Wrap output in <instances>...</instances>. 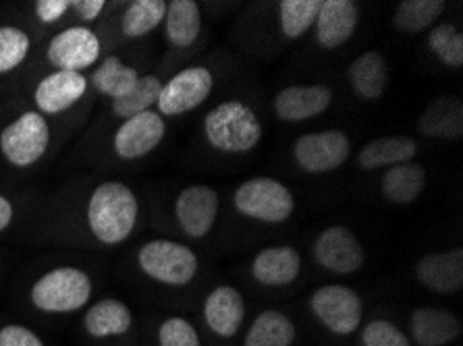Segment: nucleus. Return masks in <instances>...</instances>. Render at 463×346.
I'll return each mask as SVG.
<instances>
[{"label":"nucleus","mask_w":463,"mask_h":346,"mask_svg":"<svg viewBox=\"0 0 463 346\" xmlns=\"http://www.w3.org/2000/svg\"><path fill=\"white\" fill-rule=\"evenodd\" d=\"M94 296V280L77 266L52 267L32 282L27 305L44 320H65L81 313Z\"/></svg>","instance_id":"1"},{"label":"nucleus","mask_w":463,"mask_h":346,"mask_svg":"<svg viewBox=\"0 0 463 346\" xmlns=\"http://www.w3.org/2000/svg\"><path fill=\"white\" fill-rule=\"evenodd\" d=\"M139 214L137 197L118 181L98 185L88 201V229L96 241L115 247L128 241Z\"/></svg>","instance_id":"2"},{"label":"nucleus","mask_w":463,"mask_h":346,"mask_svg":"<svg viewBox=\"0 0 463 346\" xmlns=\"http://www.w3.org/2000/svg\"><path fill=\"white\" fill-rule=\"evenodd\" d=\"M204 133L210 145L227 154L251 152L262 139V125L256 112L243 102L231 100L206 115Z\"/></svg>","instance_id":"3"},{"label":"nucleus","mask_w":463,"mask_h":346,"mask_svg":"<svg viewBox=\"0 0 463 346\" xmlns=\"http://www.w3.org/2000/svg\"><path fill=\"white\" fill-rule=\"evenodd\" d=\"M137 266L146 278L165 286H187L198 276V256L184 243L156 238L137 253Z\"/></svg>","instance_id":"4"},{"label":"nucleus","mask_w":463,"mask_h":346,"mask_svg":"<svg viewBox=\"0 0 463 346\" xmlns=\"http://www.w3.org/2000/svg\"><path fill=\"white\" fill-rule=\"evenodd\" d=\"M136 313L123 299L102 296L81 312L80 332L90 344H121L136 334Z\"/></svg>","instance_id":"5"},{"label":"nucleus","mask_w":463,"mask_h":346,"mask_svg":"<svg viewBox=\"0 0 463 346\" xmlns=\"http://www.w3.org/2000/svg\"><path fill=\"white\" fill-rule=\"evenodd\" d=\"M51 145V126L38 110H25L0 133V152L15 168H30Z\"/></svg>","instance_id":"6"},{"label":"nucleus","mask_w":463,"mask_h":346,"mask_svg":"<svg viewBox=\"0 0 463 346\" xmlns=\"http://www.w3.org/2000/svg\"><path fill=\"white\" fill-rule=\"evenodd\" d=\"M233 201L243 216L270 224L289 220L296 210L291 191L283 182L269 179V176H256V179L245 181L235 191Z\"/></svg>","instance_id":"7"},{"label":"nucleus","mask_w":463,"mask_h":346,"mask_svg":"<svg viewBox=\"0 0 463 346\" xmlns=\"http://www.w3.org/2000/svg\"><path fill=\"white\" fill-rule=\"evenodd\" d=\"M310 309L320 326L333 336H354L362 326L364 303L354 288L326 285L310 296Z\"/></svg>","instance_id":"8"},{"label":"nucleus","mask_w":463,"mask_h":346,"mask_svg":"<svg viewBox=\"0 0 463 346\" xmlns=\"http://www.w3.org/2000/svg\"><path fill=\"white\" fill-rule=\"evenodd\" d=\"M214 77L204 67H189L168 79L158 96V115L160 117H179L185 112L198 108L213 94Z\"/></svg>","instance_id":"9"},{"label":"nucleus","mask_w":463,"mask_h":346,"mask_svg":"<svg viewBox=\"0 0 463 346\" xmlns=\"http://www.w3.org/2000/svg\"><path fill=\"white\" fill-rule=\"evenodd\" d=\"M102 46L98 35L86 25H73L56 33L46 48V59L56 70L81 73L100 59Z\"/></svg>","instance_id":"10"},{"label":"nucleus","mask_w":463,"mask_h":346,"mask_svg":"<svg viewBox=\"0 0 463 346\" xmlns=\"http://www.w3.org/2000/svg\"><path fill=\"white\" fill-rule=\"evenodd\" d=\"M296 162L301 171L322 174L343 166L352 154V144L343 131H318L301 136L296 141Z\"/></svg>","instance_id":"11"},{"label":"nucleus","mask_w":463,"mask_h":346,"mask_svg":"<svg viewBox=\"0 0 463 346\" xmlns=\"http://www.w3.org/2000/svg\"><path fill=\"white\" fill-rule=\"evenodd\" d=\"M314 257L325 270L333 274H354L366 261L364 247L345 226H331L314 245Z\"/></svg>","instance_id":"12"},{"label":"nucleus","mask_w":463,"mask_h":346,"mask_svg":"<svg viewBox=\"0 0 463 346\" xmlns=\"http://www.w3.org/2000/svg\"><path fill=\"white\" fill-rule=\"evenodd\" d=\"M166 125L163 117L154 110H146L142 115H136L118 126L112 139L117 156L123 160L142 158L152 150H156L160 141L165 139Z\"/></svg>","instance_id":"13"},{"label":"nucleus","mask_w":463,"mask_h":346,"mask_svg":"<svg viewBox=\"0 0 463 346\" xmlns=\"http://www.w3.org/2000/svg\"><path fill=\"white\" fill-rule=\"evenodd\" d=\"M202 315H204V326L214 338L233 341L245 322L243 295L233 286H216L208 293Z\"/></svg>","instance_id":"14"},{"label":"nucleus","mask_w":463,"mask_h":346,"mask_svg":"<svg viewBox=\"0 0 463 346\" xmlns=\"http://www.w3.org/2000/svg\"><path fill=\"white\" fill-rule=\"evenodd\" d=\"M175 214L187 237L204 238L219 216V195L208 185L187 187L177 197Z\"/></svg>","instance_id":"15"},{"label":"nucleus","mask_w":463,"mask_h":346,"mask_svg":"<svg viewBox=\"0 0 463 346\" xmlns=\"http://www.w3.org/2000/svg\"><path fill=\"white\" fill-rule=\"evenodd\" d=\"M88 89V79L83 73L71 70H54L38 83L33 91V102L40 115H61L80 102Z\"/></svg>","instance_id":"16"},{"label":"nucleus","mask_w":463,"mask_h":346,"mask_svg":"<svg viewBox=\"0 0 463 346\" xmlns=\"http://www.w3.org/2000/svg\"><path fill=\"white\" fill-rule=\"evenodd\" d=\"M416 276L432 293H459L463 288V249L455 247L440 253H428L418 261Z\"/></svg>","instance_id":"17"},{"label":"nucleus","mask_w":463,"mask_h":346,"mask_svg":"<svg viewBox=\"0 0 463 346\" xmlns=\"http://www.w3.org/2000/svg\"><path fill=\"white\" fill-rule=\"evenodd\" d=\"M316 21V40L326 51H335L352 40L360 21V9L352 0H325L320 3Z\"/></svg>","instance_id":"18"},{"label":"nucleus","mask_w":463,"mask_h":346,"mask_svg":"<svg viewBox=\"0 0 463 346\" xmlns=\"http://www.w3.org/2000/svg\"><path fill=\"white\" fill-rule=\"evenodd\" d=\"M331 104L333 89L328 86H291L279 91L275 112L287 123H298L322 115Z\"/></svg>","instance_id":"19"},{"label":"nucleus","mask_w":463,"mask_h":346,"mask_svg":"<svg viewBox=\"0 0 463 346\" xmlns=\"http://www.w3.org/2000/svg\"><path fill=\"white\" fill-rule=\"evenodd\" d=\"M410 330L418 346H447L461 336V322L447 309L420 307L410 317Z\"/></svg>","instance_id":"20"},{"label":"nucleus","mask_w":463,"mask_h":346,"mask_svg":"<svg viewBox=\"0 0 463 346\" xmlns=\"http://www.w3.org/2000/svg\"><path fill=\"white\" fill-rule=\"evenodd\" d=\"M301 272V256L293 247H266L251 264V276L262 286H287Z\"/></svg>","instance_id":"21"},{"label":"nucleus","mask_w":463,"mask_h":346,"mask_svg":"<svg viewBox=\"0 0 463 346\" xmlns=\"http://www.w3.org/2000/svg\"><path fill=\"white\" fill-rule=\"evenodd\" d=\"M420 131L426 137L461 139L463 137V104L455 96H440L428 104L420 117Z\"/></svg>","instance_id":"22"},{"label":"nucleus","mask_w":463,"mask_h":346,"mask_svg":"<svg viewBox=\"0 0 463 346\" xmlns=\"http://www.w3.org/2000/svg\"><path fill=\"white\" fill-rule=\"evenodd\" d=\"M298 328L289 315L279 309H264L245 332L243 346H293Z\"/></svg>","instance_id":"23"},{"label":"nucleus","mask_w":463,"mask_h":346,"mask_svg":"<svg viewBox=\"0 0 463 346\" xmlns=\"http://www.w3.org/2000/svg\"><path fill=\"white\" fill-rule=\"evenodd\" d=\"M426 185V171L416 162L391 166L383 176V195L395 206H408L422 195Z\"/></svg>","instance_id":"24"},{"label":"nucleus","mask_w":463,"mask_h":346,"mask_svg":"<svg viewBox=\"0 0 463 346\" xmlns=\"http://www.w3.org/2000/svg\"><path fill=\"white\" fill-rule=\"evenodd\" d=\"M416 154H418L416 139H411L408 136L378 137L362 147L357 160H360L362 168L374 171V168L397 166V164H403V162H411V158L416 156Z\"/></svg>","instance_id":"25"},{"label":"nucleus","mask_w":463,"mask_h":346,"mask_svg":"<svg viewBox=\"0 0 463 346\" xmlns=\"http://www.w3.org/2000/svg\"><path fill=\"white\" fill-rule=\"evenodd\" d=\"M387 61L381 52H366L349 67V83L364 100H378L387 89Z\"/></svg>","instance_id":"26"},{"label":"nucleus","mask_w":463,"mask_h":346,"mask_svg":"<svg viewBox=\"0 0 463 346\" xmlns=\"http://www.w3.org/2000/svg\"><path fill=\"white\" fill-rule=\"evenodd\" d=\"M202 32L200 6L194 0H173L166 5L165 33L177 48L192 46Z\"/></svg>","instance_id":"27"},{"label":"nucleus","mask_w":463,"mask_h":346,"mask_svg":"<svg viewBox=\"0 0 463 346\" xmlns=\"http://www.w3.org/2000/svg\"><path fill=\"white\" fill-rule=\"evenodd\" d=\"M94 88L100 91V94L112 98V102L121 100V98L129 96L133 89H136L139 75L136 69L125 65V62L118 59V56H109L104 59L92 75Z\"/></svg>","instance_id":"28"},{"label":"nucleus","mask_w":463,"mask_h":346,"mask_svg":"<svg viewBox=\"0 0 463 346\" xmlns=\"http://www.w3.org/2000/svg\"><path fill=\"white\" fill-rule=\"evenodd\" d=\"M447 5L443 0H403L395 11V23L397 30L418 33L430 27L434 21L443 15Z\"/></svg>","instance_id":"29"},{"label":"nucleus","mask_w":463,"mask_h":346,"mask_svg":"<svg viewBox=\"0 0 463 346\" xmlns=\"http://www.w3.org/2000/svg\"><path fill=\"white\" fill-rule=\"evenodd\" d=\"M166 15L165 0H136L123 13L121 30L128 38H142L163 23Z\"/></svg>","instance_id":"30"},{"label":"nucleus","mask_w":463,"mask_h":346,"mask_svg":"<svg viewBox=\"0 0 463 346\" xmlns=\"http://www.w3.org/2000/svg\"><path fill=\"white\" fill-rule=\"evenodd\" d=\"M160 89H163V83H160L158 77L154 75L139 77L136 89H133L129 96L112 102V112H115V117L128 121L131 117L142 115L146 110H152V106L158 102Z\"/></svg>","instance_id":"31"},{"label":"nucleus","mask_w":463,"mask_h":346,"mask_svg":"<svg viewBox=\"0 0 463 346\" xmlns=\"http://www.w3.org/2000/svg\"><path fill=\"white\" fill-rule=\"evenodd\" d=\"M320 0H283L280 3V30L289 40L301 38L316 23Z\"/></svg>","instance_id":"32"},{"label":"nucleus","mask_w":463,"mask_h":346,"mask_svg":"<svg viewBox=\"0 0 463 346\" xmlns=\"http://www.w3.org/2000/svg\"><path fill=\"white\" fill-rule=\"evenodd\" d=\"M32 48L27 32L17 25H0V75L24 65Z\"/></svg>","instance_id":"33"},{"label":"nucleus","mask_w":463,"mask_h":346,"mask_svg":"<svg viewBox=\"0 0 463 346\" xmlns=\"http://www.w3.org/2000/svg\"><path fill=\"white\" fill-rule=\"evenodd\" d=\"M154 346H202V338L187 317L168 315L154 328Z\"/></svg>","instance_id":"34"},{"label":"nucleus","mask_w":463,"mask_h":346,"mask_svg":"<svg viewBox=\"0 0 463 346\" xmlns=\"http://www.w3.org/2000/svg\"><path fill=\"white\" fill-rule=\"evenodd\" d=\"M428 46L447 67L459 69L463 65V33L458 25L440 23L434 27L428 35Z\"/></svg>","instance_id":"35"},{"label":"nucleus","mask_w":463,"mask_h":346,"mask_svg":"<svg viewBox=\"0 0 463 346\" xmlns=\"http://www.w3.org/2000/svg\"><path fill=\"white\" fill-rule=\"evenodd\" d=\"M362 346H411L405 332L389 320L368 322L360 336Z\"/></svg>","instance_id":"36"},{"label":"nucleus","mask_w":463,"mask_h":346,"mask_svg":"<svg viewBox=\"0 0 463 346\" xmlns=\"http://www.w3.org/2000/svg\"><path fill=\"white\" fill-rule=\"evenodd\" d=\"M0 346H48V342L24 322H0Z\"/></svg>","instance_id":"37"},{"label":"nucleus","mask_w":463,"mask_h":346,"mask_svg":"<svg viewBox=\"0 0 463 346\" xmlns=\"http://www.w3.org/2000/svg\"><path fill=\"white\" fill-rule=\"evenodd\" d=\"M69 9H71L69 0H38L36 17L42 23H56Z\"/></svg>","instance_id":"38"},{"label":"nucleus","mask_w":463,"mask_h":346,"mask_svg":"<svg viewBox=\"0 0 463 346\" xmlns=\"http://www.w3.org/2000/svg\"><path fill=\"white\" fill-rule=\"evenodd\" d=\"M107 3L104 0H75L71 3V9L80 15L83 21H94L100 17V13L104 11Z\"/></svg>","instance_id":"39"},{"label":"nucleus","mask_w":463,"mask_h":346,"mask_svg":"<svg viewBox=\"0 0 463 346\" xmlns=\"http://www.w3.org/2000/svg\"><path fill=\"white\" fill-rule=\"evenodd\" d=\"M13 218H15V206H13V201L9 197L0 195V232H5L9 229Z\"/></svg>","instance_id":"40"}]
</instances>
